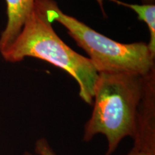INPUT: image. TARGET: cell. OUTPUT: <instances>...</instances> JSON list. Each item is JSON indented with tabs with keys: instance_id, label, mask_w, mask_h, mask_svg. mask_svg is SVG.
<instances>
[{
	"instance_id": "9",
	"label": "cell",
	"mask_w": 155,
	"mask_h": 155,
	"mask_svg": "<svg viewBox=\"0 0 155 155\" xmlns=\"http://www.w3.org/2000/svg\"><path fill=\"white\" fill-rule=\"evenodd\" d=\"M155 0H142L143 5H154Z\"/></svg>"
},
{
	"instance_id": "4",
	"label": "cell",
	"mask_w": 155,
	"mask_h": 155,
	"mask_svg": "<svg viewBox=\"0 0 155 155\" xmlns=\"http://www.w3.org/2000/svg\"><path fill=\"white\" fill-rule=\"evenodd\" d=\"M133 140V147L155 155V68L143 75V92Z\"/></svg>"
},
{
	"instance_id": "1",
	"label": "cell",
	"mask_w": 155,
	"mask_h": 155,
	"mask_svg": "<svg viewBox=\"0 0 155 155\" xmlns=\"http://www.w3.org/2000/svg\"><path fill=\"white\" fill-rule=\"evenodd\" d=\"M1 55L9 63L32 57L63 70L76 81L81 99L93 105L98 73L88 57L78 53L58 35L48 18L42 0L35 1L32 12L18 36Z\"/></svg>"
},
{
	"instance_id": "7",
	"label": "cell",
	"mask_w": 155,
	"mask_h": 155,
	"mask_svg": "<svg viewBox=\"0 0 155 155\" xmlns=\"http://www.w3.org/2000/svg\"><path fill=\"white\" fill-rule=\"evenodd\" d=\"M35 151L38 155H57L48 141L44 137L36 141Z\"/></svg>"
},
{
	"instance_id": "10",
	"label": "cell",
	"mask_w": 155,
	"mask_h": 155,
	"mask_svg": "<svg viewBox=\"0 0 155 155\" xmlns=\"http://www.w3.org/2000/svg\"><path fill=\"white\" fill-rule=\"evenodd\" d=\"M25 155H35V154H32V153H30V152H25Z\"/></svg>"
},
{
	"instance_id": "5",
	"label": "cell",
	"mask_w": 155,
	"mask_h": 155,
	"mask_svg": "<svg viewBox=\"0 0 155 155\" xmlns=\"http://www.w3.org/2000/svg\"><path fill=\"white\" fill-rule=\"evenodd\" d=\"M35 0H5L7 21L0 35V53L12 45L33 9Z\"/></svg>"
},
{
	"instance_id": "2",
	"label": "cell",
	"mask_w": 155,
	"mask_h": 155,
	"mask_svg": "<svg viewBox=\"0 0 155 155\" xmlns=\"http://www.w3.org/2000/svg\"><path fill=\"white\" fill-rule=\"evenodd\" d=\"M143 75L131 73H100L95 84L91 116L84 126L83 140L105 136L111 155L126 137L134 138Z\"/></svg>"
},
{
	"instance_id": "8",
	"label": "cell",
	"mask_w": 155,
	"mask_h": 155,
	"mask_svg": "<svg viewBox=\"0 0 155 155\" xmlns=\"http://www.w3.org/2000/svg\"><path fill=\"white\" fill-rule=\"evenodd\" d=\"M126 155H149L147 154L146 152H142V151L137 150V149L134 148V147H132V149L129 151V152L127 153Z\"/></svg>"
},
{
	"instance_id": "3",
	"label": "cell",
	"mask_w": 155,
	"mask_h": 155,
	"mask_svg": "<svg viewBox=\"0 0 155 155\" xmlns=\"http://www.w3.org/2000/svg\"><path fill=\"white\" fill-rule=\"evenodd\" d=\"M42 3L48 19L66 29L68 34L85 50L98 73L124 72L145 75L155 68V56L146 42H116L64 13L55 0H42Z\"/></svg>"
},
{
	"instance_id": "6",
	"label": "cell",
	"mask_w": 155,
	"mask_h": 155,
	"mask_svg": "<svg viewBox=\"0 0 155 155\" xmlns=\"http://www.w3.org/2000/svg\"><path fill=\"white\" fill-rule=\"evenodd\" d=\"M121 6L129 7V9L136 12L137 17L139 21L144 22L147 26L148 27L150 31V42L148 45V48L150 52L154 56H155V5H135V4H128L119 1V0H110ZM98 4L101 6V10L104 12V7H103V0H97Z\"/></svg>"
}]
</instances>
